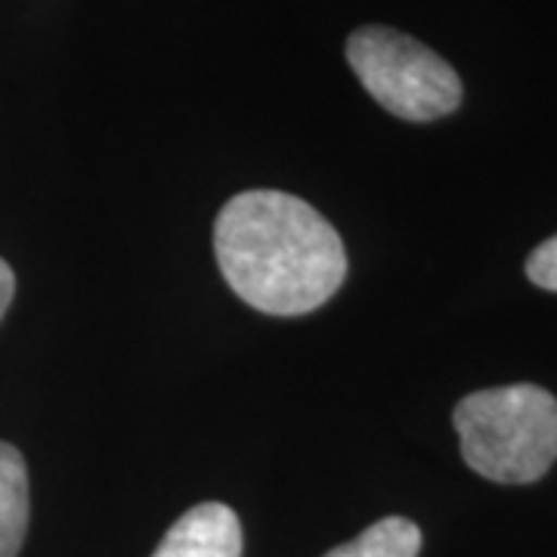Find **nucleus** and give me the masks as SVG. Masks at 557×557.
Instances as JSON below:
<instances>
[{"label": "nucleus", "instance_id": "f03ea898", "mask_svg": "<svg viewBox=\"0 0 557 557\" xmlns=\"http://www.w3.org/2000/svg\"><path fill=\"white\" fill-rule=\"evenodd\" d=\"M461 456L496 483H536L557 461V399L539 384L468 394L453 412Z\"/></svg>", "mask_w": 557, "mask_h": 557}, {"label": "nucleus", "instance_id": "f257e3e1", "mask_svg": "<svg viewBox=\"0 0 557 557\" xmlns=\"http://www.w3.org/2000/svg\"><path fill=\"white\" fill-rule=\"evenodd\" d=\"M214 255L226 285L270 317L317 310L347 276L338 230L313 205L276 189H251L223 205Z\"/></svg>", "mask_w": 557, "mask_h": 557}, {"label": "nucleus", "instance_id": "6e6552de", "mask_svg": "<svg viewBox=\"0 0 557 557\" xmlns=\"http://www.w3.org/2000/svg\"><path fill=\"white\" fill-rule=\"evenodd\" d=\"M13 295H16V276H13L10 263H7V260H0V319H3V313H7V307H10Z\"/></svg>", "mask_w": 557, "mask_h": 557}, {"label": "nucleus", "instance_id": "39448f33", "mask_svg": "<svg viewBox=\"0 0 557 557\" xmlns=\"http://www.w3.org/2000/svg\"><path fill=\"white\" fill-rule=\"evenodd\" d=\"M28 533V471L16 446L0 443V557L20 555Z\"/></svg>", "mask_w": 557, "mask_h": 557}, {"label": "nucleus", "instance_id": "20e7f679", "mask_svg": "<svg viewBox=\"0 0 557 557\" xmlns=\"http://www.w3.org/2000/svg\"><path fill=\"white\" fill-rule=\"evenodd\" d=\"M152 557H242L239 515L223 502L196 505L168 530Z\"/></svg>", "mask_w": 557, "mask_h": 557}, {"label": "nucleus", "instance_id": "0eeeda50", "mask_svg": "<svg viewBox=\"0 0 557 557\" xmlns=\"http://www.w3.org/2000/svg\"><path fill=\"white\" fill-rule=\"evenodd\" d=\"M527 276L539 288L557 292V236L542 242L536 251L527 258Z\"/></svg>", "mask_w": 557, "mask_h": 557}, {"label": "nucleus", "instance_id": "423d86ee", "mask_svg": "<svg viewBox=\"0 0 557 557\" xmlns=\"http://www.w3.org/2000/svg\"><path fill=\"white\" fill-rule=\"evenodd\" d=\"M421 530L406 518H384L362 530L354 542L332 548L325 557H418Z\"/></svg>", "mask_w": 557, "mask_h": 557}, {"label": "nucleus", "instance_id": "7ed1b4c3", "mask_svg": "<svg viewBox=\"0 0 557 557\" xmlns=\"http://www.w3.org/2000/svg\"><path fill=\"white\" fill-rule=\"evenodd\" d=\"M347 62L369 97L403 121H437L461 106V81L421 40L387 25H366L347 38Z\"/></svg>", "mask_w": 557, "mask_h": 557}]
</instances>
